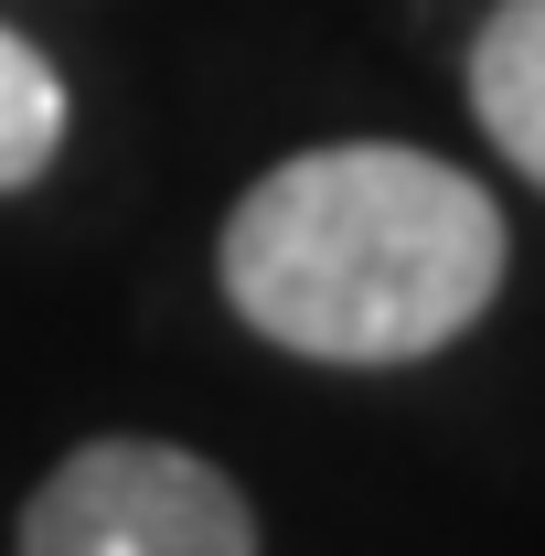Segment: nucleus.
I'll return each mask as SVG.
<instances>
[{
    "label": "nucleus",
    "instance_id": "7ed1b4c3",
    "mask_svg": "<svg viewBox=\"0 0 545 556\" xmlns=\"http://www.w3.org/2000/svg\"><path fill=\"white\" fill-rule=\"evenodd\" d=\"M471 118L545 193V0H503L471 33Z\"/></svg>",
    "mask_w": 545,
    "mask_h": 556
},
{
    "label": "nucleus",
    "instance_id": "f03ea898",
    "mask_svg": "<svg viewBox=\"0 0 545 556\" xmlns=\"http://www.w3.org/2000/svg\"><path fill=\"white\" fill-rule=\"evenodd\" d=\"M22 556H257V514L172 439H86L22 503Z\"/></svg>",
    "mask_w": 545,
    "mask_h": 556
},
{
    "label": "nucleus",
    "instance_id": "f257e3e1",
    "mask_svg": "<svg viewBox=\"0 0 545 556\" xmlns=\"http://www.w3.org/2000/svg\"><path fill=\"white\" fill-rule=\"evenodd\" d=\"M503 204L407 139H332L278 161L225 214V300L310 364H417L503 289Z\"/></svg>",
    "mask_w": 545,
    "mask_h": 556
},
{
    "label": "nucleus",
    "instance_id": "20e7f679",
    "mask_svg": "<svg viewBox=\"0 0 545 556\" xmlns=\"http://www.w3.org/2000/svg\"><path fill=\"white\" fill-rule=\"evenodd\" d=\"M65 139V75L0 22V193H22Z\"/></svg>",
    "mask_w": 545,
    "mask_h": 556
}]
</instances>
